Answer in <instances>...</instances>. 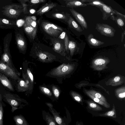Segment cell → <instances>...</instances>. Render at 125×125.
<instances>
[{"label": "cell", "instance_id": "obj_36", "mask_svg": "<svg viewBox=\"0 0 125 125\" xmlns=\"http://www.w3.org/2000/svg\"><path fill=\"white\" fill-rule=\"evenodd\" d=\"M55 120L56 122L59 125H60L62 123V120L58 116L55 117Z\"/></svg>", "mask_w": 125, "mask_h": 125}, {"label": "cell", "instance_id": "obj_17", "mask_svg": "<svg viewBox=\"0 0 125 125\" xmlns=\"http://www.w3.org/2000/svg\"><path fill=\"white\" fill-rule=\"evenodd\" d=\"M36 18L34 16H28L26 17L25 23L37 30Z\"/></svg>", "mask_w": 125, "mask_h": 125}, {"label": "cell", "instance_id": "obj_23", "mask_svg": "<svg viewBox=\"0 0 125 125\" xmlns=\"http://www.w3.org/2000/svg\"><path fill=\"white\" fill-rule=\"evenodd\" d=\"M52 16L54 18L62 20L67 22V16L63 14L60 13H53Z\"/></svg>", "mask_w": 125, "mask_h": 125}, {"label": "cell", "instance_id": "obj_30", "mask_svg": "<svg viewBox=\"0 0 125 125\" xmlns=\"http://www.w3.org/2000/svg\"><path fill=\"white\" fill-rule=\"evenodd\" d=\"M27 86L25 82L22 80H20L18 84V88L20 87H26Z\"/></svg>", "mask_w": 125, "mask_h": 125}, {"label": "cell", "instance_id": "obj_12", "mask_svg": "<svg viewBox=\"0 0 125 125\" xmlns=\"http://www.w3.org/2000/svg\"><path fill=\"white\" fill-rule=\"evenodd\" d=\"M57 5L54 3H46L37 11L36 13L39 15H42L56 6Z\"/></svg>", "mask_w": 125, "mask_h": 125}, {"label": "cell", "instance_id": "obj_44", "mask_svg": "<svg viewBox=\"0 0 125 125\" xmlns=\"http://www.w3.org/2000/svg\"><path fill=\"white\" fill-rule=\"evenodd\" d=\"M30 12L31 13L33 14L35 12V10L33 9H31L30 11Z\"/></svg>", "mask_w": 125, "mask_h": 125}, {"label": "cell", "instance_id": "obj_8", "mask_svg": "<svg viewBox=\"0 0 125 125\" xmlns=\"http://www.w3.org/2000/svg\"><path fill=\"white\" fill-rule=\"evenodd\" d=\"M20 101L19 99L14 96L6 95L5 97V101L11 107L12 112L21 108Z\"/></svg>", "mask_w": 125, "mask_h": 125}, {"label": "cell", "instance_id": "obj_33", "mask_svg": "<svg viewBox=\"0 0 125 125\" xmlns=\"http://www.w3.org/2000/svg\"><path fill=\"white\" fill-rule=\"evenodd\" d=\"M113 11L114 12V14H116L117 16H120L125 19V15L122 14L117 11V10H115L113 9Z\"/></svg>", "mask_w": 125, "mask_h": 125}, {"label": "cell", "instance_id": "obj_4", "mask_svg": "<svg viewBox=\"0 0 125 125\" xmlns=\"http://www.w3.org/2000/svg\"><path fill=\"white\" fill-rule=\"evenodd\" d=\"M95 29L101 34L110 37H113L116 31L112 27L104 23H97Z\"/></svg>", "mask_w": 125, "mask_h": 125}, {"label": "cell", "instance_id": "obj_47", "mask_svg": "<svg viewBox=\"0 0 125 125\" xmlns=\"http://www.w3.org/2000/svg\"><path fill=\"white\" fill-rule=\"evenodd\" d=\"M125 44H124V47H125Z\"/></svg>", "mask_w": 125, "mask_h": 125}, {"label": "cell", "instance_id": "obj_14", "mask_svg": "<svg viewBox=\"0 0 125 125\" xmlns=\"http://www.w3.org/2000/svg\"><path fill=\"white\" fill-rule=\"evenodd\" d=\"M67 22L69 26L72 28L77 31L80 32L83 31V30L81 27L74 20L70 15H68Z\"/></svg>", "mask_w": 125, "mask_h": 125}, {"label": "cell", "instance_id": "obj_11", "mask_svg": "<svg viewBox=\"0 0 125 125\" xmlns=\"http://www.w3.org/2000/svg\"><path fill=\"white\" fill-rule=\"evenodd\" d=\"M15 22L6 19L0 18V27L4 28H17Z\"/></svg>", "mask_w": 125, "mask_h": 125}, {"label": "cell", "instance_id": "obj_49", "mask_svg": "<svg viewBox=\"0 0 125 125\" xmlns=\"http://www.w3.org/2000/svg\"></svg>", "mask_w": 125, "mask_h": 125}, {"label": "cell", "instance_id": "obj_15", "mask_svg": "<svg viewBox=\"0 0 125 125\" xmlns=\"http://www.w3.org/2000/svg\"><path fill=\"white\" fill-rule=\"evenodd\" d=\"M87 40L89 44L94 46H99L104 43V42L95 39L92 34H90L88 35Z\"/></svg>", "mask_w": 125, "mask_h": 125}, {"label": "cell", "instance_id": "obj_28", "mask_svg": "<svg viewBox=\"0 0 125 125\" xmlns=\"http://www.w3.org/2000/svg\"><path fill=\"white\" fill-rule=\"evenodd\" d=\"M25 23V21L22 19L17 20L16 22V25L19 27L23 25Z\"/></svg>", "mask_w": 125, "mask_h": 125}, {"label": "cell", "instance_id": "obj_21", "mask_svg": "<svg viewBox=\"0 0 125 125\" xmlns=\"http://www.w3.org/2000/svg\"><path fill=\"white\" fill-rule=\"evenodd\" d=\"M88 107L89 109L95 111H100L102 110V108L95 103L92 102L88 103Z\"/></svg>", "mask_w": 125, "mask_h": 125}, {"label": "cell", "instance_id": "obj_13", "mask_svg": "<svg viewBox=\"0 0 125 125\" xmlns=\"http://www.w3.org/2000/svg\"><path fill=\"white\" fill-rule=\"evenodd\" d=\"M24 30L27 35L31 39H34L36 36L37 30L25 23Z\"/></svg>", "mask_w": 125, "mask_h": 125}, {"label": "cell", "instance_id": "obj_31", "mask_svg": "<svg viewBox=\"0 0 125 125\" xmlns=\"http://www.w3.org/2000/svg\"><path fill=\"white\" fill-rule=\"evenodd\" d=\"M59 38L62 39H65V41L68 39V38L66 32L64 31L59 36Z\"/></svg>", "mask_w": 125, "mask_h": 125}, {"label": "cell", "instance_id": "obj_19", "mask_svg": "<svg viewBox=\"0 0 125 125\" xmlns=\"http://www.w3.org/2000/svg\"><path fill=\"white\" fill-rule=\"evenodd\" d=\"M125 19L119 16L115 17V21L119 28H123L125 26Z\"/></svg>", "mask_w": 125, "mask_h": 125}, {"label": "cell", "instance_id": "obj_32", "mask_svg": "<svg viewBox=\"0 0 125 125\" xmlns=\"http://www.w3.org/2000/svg\"><path fill=\"white\" fill-rule=\"evenodd\" d=\"M46 0H31L30 1V2L32 3L36 4L41 3L45 2Z\"/></svg>", "mask_w": 125, "mask_h": 125}, {"label": "cell", "instance_id": "obj_45", "mask_svg": "<svg viewBox=\"0 0 125 125\" xmlns=\"http://www.w3.org/2000/svg\"><path fill=\"white\" fill-rule=\"evenodd\" d=\"M49 125H56L54 122L52 121L50 122L49 123Z\"/></svg>", "mask_w": 125, "mask_h": 125}, {"label": "cell", "instance_id": "obj_38", "mask_svg": "<svg viewBox=\"0 0 125 125\" xmlns=\"http://www.w3.org/2000/svg\"><path fill=\"white\" fill-rule=\"evenodd\" d=\"M39 57L41 59L44 60L46 59L47 57V56L45 54L41 53L39 55Z\"/></svg>", "mask_w": 125, "mask_h": 125}, {"label": "cell", "instance_id": "obj_22", "mask_svg": "<svg viewBox=\"0 0 125 125\" xmlns=\"http://www.w3.org/2000/svg\"><path fill=\"white\" fill-rule=\"evenodd\" d=\"M86 4L87 5H91L96 7L98 8L104 4L102 1L99 0H91L90 2Z\"/></svg>", "mask_w": 125, "mask_h": 125}, {"label": "cell", "instance_id": "obj_43", "mask_svg": "<svg viewBox=\"0 0 125 125\" xmlns=\"http://www.w3.org/2000/svg\"><path fill=\"white\" fill-rule=\"evenodd\" d=\"M74 99L76 101H81L80 98L78 96H75L74 97Z\"/></svg>", "mask_w": 125, "mask_h": 125}, {"label": "cell", "instance_id": "obj_34", "mask_svg": "<svg viewBox=\"0 0 125 125\" xmlns=\"http://www.w3.org/2000/svg\"><path fill=\"white\" fill-rule=\"evenodd\" d=\"M27 73L29 77L32 82L33 81V75L31 71L28 69L27 70Z\"/></svg>", "mask_w": 125, "mask_h": 125}, {"label": "cell", "instance_id": "obj_39", "mask_svg": "<svg viewBox=\"0 0 125 125\" xmlns=\"http://www.w3.org/2000/svg\"><path fill=\"white\" fill-rule=\"evenodd\" d=\"M68 69V67L66 66H63L62 68V72H65L67 71Z\"/></svg>", "mask_w": 125, "mask_h": 125}, {"label": "cell", "instance_id": "obj_9", "mask_svg": "<svg viewBox=\"0 0 125 125\" xmlns=\"http://www.w3.org/2000/svg\"><path fill=\"white\" fill-rule=\"evenodd\" d=\"M70 10L76 21L82 27L83 29H87L88 28L87 24L83 15L73 8L70 9Z\"/></svg>", "mask_w": 125, "mask_h": 125}, {"label": "cell", "instance_id": "obj_41", "mask_svg": "<svg viewBox=\"0 0 125 125\" xmlns=\"http://www.w3.org/2000/svg\"><path fill=\"white\" fill-rule=\"evenodd\" d=\"M119 97L121 98H123L125 97V93L124 92L122 93H121L119 94Z\"/></svg>", "mask_w": 125, "mask_h": 125}, {"label": "cell", "instance_id": "obj_35", "mask_svg": "<svg viewBox=\"0 0 125 125\" xmlns=\"http://www.w3.org/2000/svg\"><path fill=\"white\" fill-rule=\"evenodd\" d=\"M42 88L45 94H51L50 90L48 88L44 87H42Z\"/></svg>", "mask_w": 125, "mask_h": 125}, {"label": "cell", "instance_id": "obj_42", "mask_svg": "<svg viewBox=\"0 0 125 125\" xmlns=\"http://www.w3.org/2000/svg\"><path fill=\"white\" fill-rule=\"evenodd\" d=\"M120 79V78L119 76H116L115 77L114 79V81L115 82L119 81Z\"/></svg>", "mask_w": 125, "mask_h": 125}, {"label": "cell", "instance_id": "obj_26", "mask_svg": "<svg viewBox=\"0 0 125 125\" xmlns=\"http://www.w3.org/2000/svg\"><path fill=\"white\" fill-rule=\"evenodd\" d=\"M76 46V43L74 42L71 41H69L68 47L71 51L73 50Z\"/></svg>", "mask_w": 125, "mask_h": 125}, {"label": "cell", "instance_id": "obj_18", "mask_svg": "<svg viewBox=\"0 0 125 125\" xmlns=\"http://www.w3.org/2000/svg\"><path fill=\"white\" fill-rule=\"evenodd\" d=\"M13 119L16 125H27L25 119L21 115H15Z\"/></svg>", "mask_w": 125, "mask_h": 125}, {"label": "cell", "instance_id": "obj_46", "mask_svg": "<svg viewBox=\"0 0 125 125\" xmlns=\"http://www.w3.org/2000/svg\"><path fill=\"white\" fill-rule=\"evenodd\" d=\"M0 102L2 103V105L3 106V104L2 103V97L1 96V94H0Z\"/></svg>", "mask_w": 125, "mask_h": 125}, {"label": "cell", "instance_id": "obj_16", "mask_svg": "<svg viewBox=\"0 0 125 125\" xmlns=\"http://www.w3.org/2000/svg\"><path fill=\"white\" fill-rule=\"evenodd\" d=\"M0 81L2 84L11 90L13 91L14 89L10 81L4 75L0 73Z\"/></svg>", "mask_w": 125, "mask_h": 125}, {"label": "cell", "instance_id": "obj_20", "mask_svg": "<svg viewBox=\"0 0 125 125\" xmlns=\"http://www.w3.org/2000/svg\"><path fill=\"white\" fill-rule=\"evenodd\" d=\"M99 115L110 116L114 118H116V112L114 106H113V108L111 110L108 111L104 113L100 114Z\"/></svg>", "mask_w": 125, "mask_h": 125}, {"label": "cell", "instance_id": "obj_25", "mask_svg": "<svg viewBox=\"0 0 125 125\" xmlns=\"http://www.w3.org/2000/svg\"><path fill=\"white\" fill-rule=\"evenodd\" d=\"M54 49L57 51H60L63 48V45L61 43L57 42L54 43Z\"/></svg>", "mask_w": 125, "mask_h": 125}, {"label": "cell", "instance_id": "obj_1", "mask_svg": "<svg viewBox=\"0 0 125 125\" xmlns=\"http://www.w3.org/2000/svg\"><path fill=\"white\" fill-rule=\"evenodd\" d=\"M3 14L11 18L17 19L21 13L23 11L22 5L12 4L5 6L2 7Z\"/></svg>", "mask_w": 125, "mask_h": 125}, {"label": "cell", "instance_id": "obj_6", "mask_svg": "<svg viewBox=\"0 0 125 125\" xmlns=\"http://www.w3.org/2000/svg\"><path fill=\"white\" fill-rule=\"evenodd\" d=\"M0 71L13 79L18 78L17 74L14 70L1 62L0 63Z\"/></svg>", "mask_w": 125, "mask_h": 125}, {"label": "cell", "instance_id": "obj_27", "mask_svg": "<svg viewBox=\"0 0 125 125\" xmlns=\"http://www.w3.org/2000/svg\"><path fill=\"white\" fill-rule=\"evenodd\" d=\"M21 1V3L22 5V6L23 8V11L24 13H27V5L25 3V2L26 1H28V0H19Z\"/></svg>", "mask_w": 125, "mask_h": 125}, {"label": "cell", "instance_id": "obj_48", "mask_svg": "<svg viewBox=\"0 0 125 125\" xmlns=\"http://www.w3.org/2000/svg\"><path fill=\"white\" fill-rule=\"evenodd\" d=\"M0 103H1V102H0Z\"/></svg>", "mask_w": 125, "mask_h": 125}, {"label": "cell", "instance_id": "obj_40", "mask_svg": "<svg viewBox=\"0 0 125 125\" xmlns=\"http://www.w3.org/2000/svg\"><path fill=\"white\" fill-rule=\"evenodd\" d=\"M125 36V31H124V32L122 33L121 35V41L122 42L123 41L124 39Z\"/></svg>", "mask_w": 125, "mask_h": 125}, {"label": "cell", "instance_id": "obj_5", "mask_svg": "<svg viewBox=\"0 0 125 125\" xmlns=\"http://www.w3.org/2000/svg\"><path fill=\"white\" fill-rule=\"evenodd\" d=\"M15 39L16 44L19 50L23 51L27 47L26 41L23 36L17 28H15Z\"/></svg>", "mask_w": 125, "mask_h": 125}, {"label": "cell", "instance_id": "obj_3", "mask_svg": "<svg viewBox=\"0 0 125 125\" xmlns=\"http://www.w3.org/2000/svg\"><path fill=\"white\" fill-rule=\"evenodd\" d=\"M41 26L45 32L52 36L57 37L63 32L62 28L49 22H43Z\"/></svg>", "mask_w": 125, "mask_h": 125}, {"label": "cell", "instance_id": "obj_2", "mask_svg": "<svg viewBox=\"0 0 125 125\" xmlns=\"http://www.w3.org/2000/svg\"><path fill=\"white\" fill-rule=\"evenodd\" d=\"M12 36V33H10L7 34L4 38L3 42L4 52L1 57V62L8 65L11 68L12 67L11 63L9 47L10 42L11 40Z\"/></svg>", "mask_w": 125, "mask_h": 125}, {"label": "cell", "instance_id": "obj_10", "mask_svg": "<svg viewBox=\"0 0 125 125\" xmlns=\"http://www.w3.org/2000/svg\"><path fill=\"white\" fill-rule=\"evenodd\" d=\"M66 6L71 8L80 7H84L87 5L82 2L81 0H65Z\"/></svg>", "mask_w": 125, "mask_h": 125}, {"label": "cell", "instance_id": "obj_7", "mask_svg": "<svg viewBox=\"0 0 125 125\" xmlns=\"http://www.w3.org/2000/svg\"><path fill=\"white\" fill-rule=\"evenodd\" d=\"M98 8L102 12V18L103 20H107L110 17L111 19L113 21H115V17L114 16L113 9L110 6L104 4Z\"/></svg>", "mask_w": 125, "mask_h": 125}, {"label": "cell", "instance_id": "obj_37", "mask_svg": "<svg viewBox=\"0 0 125 125\" xmlns=\"http://www.w3.org/2000/svg\"><path fill=\"white\" fill-rule=\"evenodd\" d=\"M54 95L56 97H58L59 95V92L57 89L55 88L53 90Z\"/></svg>", "mask_w": 125, "mask_h": 125}, {"label": "cell", "instance_id": "obj_29", "mask_svg": "<svg viewBox=\"0 0 125 125\" xmlns=\"http://www.w3.org/2000/svg\"><path fill=\"white\" fill-rule=\"evenodd\" d=\"M105 61L104 59H98L96 60L94 62L95 64L97 65H101L104 64L105 62Z\"/></svg>", "mask_w": 125, "mask_h": 125}, {"label": "cell", "instance_id": "obj_24", "mask_svg": "<svg viewBox=\"0 0 125 125\" xmlns=\"http://www.w3.org/2000/svg\"><path fill=\"white\" fill-rule=\"evenodd\" d=\"M3 105L1 103L0 104V125H4L3 123Z\"/></svg>", "mask_w": 125, "mask_h": 125}]
</instances>
